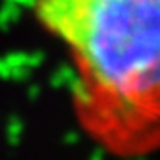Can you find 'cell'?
Returning <instances> with one entry per match:
<instances>
[{
    "mask_svg": "<svg viewBox=\"0 0 160 160\" xmlns=\"http://www.w3.org/2000/svg\"><path fill=\"white\" fill-rule=\"evenodd\" d=\"M77 72L83 123L123 154L160 145V0H35Z\"/></svg>",
    "mask_w": 160,
    "mask_h": 160,
    "instance_id": "obj_1",
    "label": "cell"
}]
</instances>
